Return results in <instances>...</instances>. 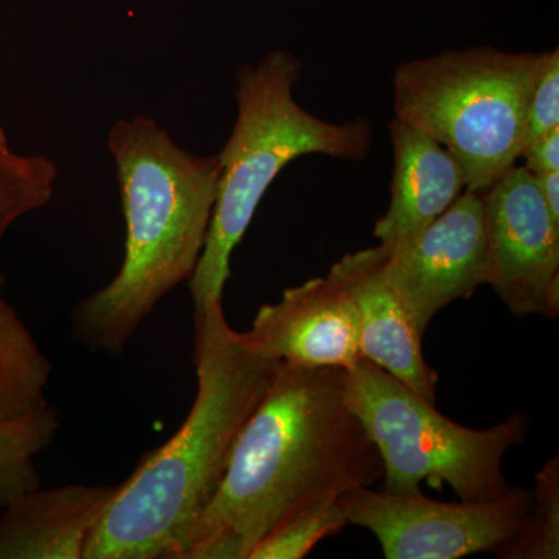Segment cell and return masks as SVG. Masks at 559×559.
<instances>
[{
  "label": "cell",
  "mask_w": 559,
  "mask_h": 559,
  "mask_svg": "<svg viewBox=\"0 0 559 559\" xmlns=\"http://www.w3.org/2000/svg\"><path fill=\"white\" fill-rule=\"evenodd\" d=\"M382 477L380 452L348 406L345 369L278 360L215 496L173 559H249L294 514Z\"/></svg>",
  "instance_id": "6da1fadb"
},
{
  "label": "cell",
  "mask_w": 559,
  "mask_h": 559,
  "mask_svg": "<svg viewBox=\"0 0 559 559\" xmlns=\"http://www.w3.org/2000/svg\"><path fill=\"white\" fill-rule=\"evenodd\" d=\"M193 360L198 390L186 421L119 484L84 559L175 558L277 369V360L261 358L231 329L223 300L194 310Z\"/></svg>",
  "instance_id": "7a4b0ae2"
},
{
  "label": "cell",
  "mask_w": 559,
  "mask_h": 559,
  "mask_svg": "<svg viewBox=\"0 0 559 559\" xmlns=\"http://www.w3.org/2000/svg\"><path fill=\"white\" fill-rule=\"evenodd\" d=\"M124 259L116 277L72 311L73 337L119 356L151 311L197 270L218 197L219 157L180 148L156 120L135 116L109 132Z\"/></svg>",
  "instance_id": "3957f363"
},
{
  "label": "cell",
  "mask_w": 559,
  "mask_h": 559,
  "mask_svg": "<svg viewBox=\"0 0 559 559\" xmlns=\"http://www.w3.org/2000/svg\"><path fill=\"white\" fill-rule=\"evenodd\" d=\"M301 64L296 55L271 50L237 73V120L219 157L218 197L197 270L189 278L194 310L223 300L230 260L271 183L297 157L323 154L362 162L373 145L370 121L333 123L301 108L294 95Z\"/></svg>",
  "instance_id": "277c9868"
},
{
  "label": "cell",
  "mask_w": 559,
  "mask_h": 559,
  "mask_svg": "<svg viewBox=\"0 0 559 559\" xmlns=\"http://www.w3.org/2000/svg\"><path fill=\"white\" fill-rule=\"evenodd\" d=\"M546 58L474 47L403 62L392 80L395 117L441 143L463 168L466 189L484 193L521 159L530 95Z\"/></svg>",
  "instance_id": "5b68a950"
},
{
  "label": "cell",
  "mask_w": 559,
  "mask_h": 559,
  "mask_svg": "<svg viewBox=\"0 0 559 559\" xmlns=\"http://www.w3.org/2000/svg\"><path fill=\"white\" fill-rule=\"evenodd\" d=\"M345 395L380 452L388 491L417 495L428 481L437 489L450 485L465 502H488L510 491L503 459L527 439L528 415L513 414L487 429L466 428L364 358L345 370Z\"/></svg>",
  "instance_id": "8992f818"
},
{
  "label": "cell",
  "mask_w": 559,
  "mask_h": 559,
  "mask_svg": "<svg viewBox=\"0 0 559 559\" xmlns=\"http://www.w3.org/2000/svg\"><path fill=\"white\" fill-rule=\"evenodd\" d=\"M348 524L377 536L388 559L502 557L527 527L532 489L513 488L488 502H441L423 492L362 487L341 496Z\"/></svg>",
  "instance_id": "52a82bcc"
},
{
  "label": "cell",
  "mask_w": 559,
  "mask_h": 559,
  "mask_svg": "<svg viewBox=\"0 0 559 559\" xmlns=\"http://www.w3.org/2000/svg\"><path fill=\"white\" fill-rule=\"evenodd\" d=\"M481 194L488 282L516 318L559 316V224L532 173L514 165Z\"/></svg>",
  "instance_id": "ba28073f"
},
{
  "label": "cell",
  "mask_w": 559,
  "mask_h": 559,
  "mask_svg": "<svg viewBox=\"0 0 559 559\" xmlns=\"http://www.w3.org/2000/svg\"><path fill=\"white\" fill-rule=\"evenodd\" d=\"M384 250V249H382ZM384 272L419 334L452 301L488 282L484 201L466 189L443 215L409 241L384 250Z\"/></svg>",
  "instance_id": "9c48e42d"
},
{
  "label": "cell",
  "mask_w": 559,
  "mask_h": 559,
  "mask_svg": "<svg viewBox=\"0 0 559 559\" xmlns=\"http://www.w3.org/2000/svg\"><path fill=\"white\" fill-rule=\"evenodd\" d=\"M240 334L253 353L277 362L347 370L362 359L358 311L329 275L286 289Z\"/></svg>",
  "instance_id": "30bf717a"
},
{
  "label": "cell",
  "mask_w": 559,
  "mask_h": 559,
  "mask_svg": "<svg viewBox=\"0 0 559 559\" xmlns=\"http://www.w3.org/2000/svg\"><path fill=\"white\" fill-rule=\"evenodd\" d=\"M384 260L380 245L347 253L331 266L329 277L344 288L358 311L362 358L436 404L439 374L423 356V334L389 282Z\"/></svg>",
  "instance_id": "8fae6325"
},
{
  "label": "cell",
  "mask_w": 559,
  "mask_h": 559,
  "mask_svg": "<svg viewBox=\"0 0 559 559\" xmlns=\"http://www.w3.org/2000/svg\"><path fill=\"white\" fill-rule=\"evenodd\" d=\"M393 175L388 212L373 235L384 250L409 241L443 215L466 190L457 159L436 139L393 117L389 123Z\"/></svg>",
  "instance_id": "7c38bea8"
},
{
  "label": "cell",
  "mask_w": 559,
  "mask_h": 559,
  "mask_svg": "<svg viewBox=\"0 0 559 559\" xmlns=\"http://www.w3.org/2000/svg\"><path fill=\"white\" fill-rule=\"evenodd\" d=\"M119 485L32 489L0 516V559H84Z\"/></svg>",
  "instance_id": "4fadbf2b"
},
{
  "label": "cell",
  "mask_w": 559,
  "mask_h": 559,
  "mask_svg": "<svg viewBox=\"0 0 559 559\" xmlns=\"http://www.w3.org/2000/svg\"><path fill=\"white\" fill-rule=\"evenodd\" d=\"M51 362L0 294V425L49 406Z\"/></svg>",
  "instance_id": "5bb4252c"
},
{
  "label": "cell",
  "mask_w": 559,
  "mask_h": 559,
  "mask_svg": "<svg viewBox=\"0 0 559 559\" xmlns=\"http://www.w3.org/2000/svg\"><path fill=\"white\" fill-rule=\"evenodd\" d=\"M60 429L53 407L0 425V510L40 487L35 459L47 450Z\"/></svg>",
  "instance_id": "9a60e30c"
},
{
  "label": "cell",
  "mask_w": 559,
  "mask_h": 559,
  "mask_svg": "<svg viewBox=\"0 0 559 559\" xmlns=\"http://www.w3.org/2000/svg\"><path fill=\"white\" fill-rule=\"evenodd\" d=\"M58 168L44 156L0 153V242L22 216L44 207L53 197ZM5 283L0 267V289Z\"/></svg>",
  "instance_id": "2e32d148"
},
{
  "label": "cell",
  "mask_w": 559,
  "mask_h": 559,
  "mask_svg": "<svg viewBox=\"0 0 559 559\" xmlns=\"http://www.w3.org/2000/svg\"><path fill=\"white\" fill-rule=\"evenodd\" d=\"M348 524L341 498L325 500L294 514L280 524L255 549L249 559H301L326 536L336 535Z\"/></svg>",
  "instance_id": "e0dca14e"
},
{
  "label": "cell",
  "mask_w": 559,
  "mask_h": 559,
  "mask_svg": "<svg viewBox=\"0 0 559 559\" xmlns=\"http://www.w3.org/2000/svg\"><path fill=\"white\" fill-rule=\"evenodd\" d=\"M503 559L559 558V457L536 473L527 527L516 543L503 551Z\"/></svg>",
  "instance_id": "ac0fdd59"
},
{
  "label": "cell",
  "mask_w": 559,
  "mask_h": 559,
  "mask_svg": "<svg viewBox=\"0 0 559 559\" xmlns=\"http://www.w3.org/2000/svg\"><path fill=\"white\" fill-rule=\"evenodd\" d=\"M559 128V51H547L546 62L530 95L524 148ZM524 151V150H522Z\"/></svg>",
  "instance_id": "d6986e66"
},
{
  "label": "cell",
  "mask_w": 559,
  "mask_h": 559,
  "mask_svg": "<svg viewBox=\"0 0 559 559\" xmlns=\"http://www.w3.org/2000/svg\"><path fill=\"white\" fill-rule=\"evenodd\" d=\"M521 159L525 160L522 167L532 175L559 171V128L528 143Z\"/></svg>",
  "instance_id": "ffe728a7"
},
{
  "label": "cell",
  "mask_w": 559,
  "mask_h": 559,
  "mask_svg": "<svg viewBox=\"0 0 559 559\" xmlns=\"http://www.w3.org/2000/svg\"><path fill=\"white\" fill-rule=\"evenodd\" d=\"M533 178L549 209L551 218L559 224V171L540 173V175H533Z\"/></svg>",
  "instance_id": "44dd1931"
},
{
  "label": "cell",
  "mask_w": 559,
  "mask_h": 559,
  "mask_svg": "<svg viewBox=\"0 0 559 559\" xmlns=\"http://www.w3.org/2000/svg\"><path fill=\"white\" fill-rule=\"evenodd\" d=\"M7 150H10L9 140H7L5 132H3L2 127H0V153Z\"/></svg>",
  "instance_id": "7402d4cb"
}]
</instances>
